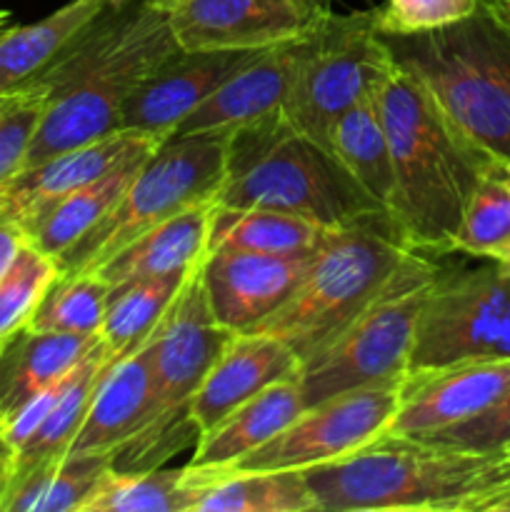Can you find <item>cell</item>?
I'll return each instance as SVG.
<instances>
[{"mask_svg": "<svg viewBox=\"0 0 510 512\" xmlns=\"http://www.w3.org/2000/svg\"><path fill=\"white\" fill-rule=\"evenodd\" d=\"M3 450H10L8 443H5V413H3V405H0V453Z\"/></svg>", "mask_w": 510, "mask_h": 512, "instance_id": "obj_43", "label": "cell"}, {"mask_svg": "<svg viewBox=\"0 0 510 512\" xmlns=\"http://www.w3.org/2000/svg\"><path fill=\"white\" fill-rule=\"evenodd\" d=\"M25 243H28V238H25L23 228H20L15 220L0 215V280L8 273L10 265L18 258L20 248H23Z\"/></svg>", "mask_w": 510, "mask_h": 512, "instance_id": "obj_39", "label": "cell"}, {"mask_svg": "<svg viewBox=\"0 0 510 512\" xmlns=\"http://www.w3.org/2000/svg\"><path fill=\"white\" fill-rule=\"evenodd\" d=\"M385 43L473 148L510 163V33L483 5L460 23Z\"/></svg>", "mask_w": 510, "mask_h": 512, "instance_id": "obj_4", "label": "cell"}, {"mask_svg": "<svg viewBox=\"0 0 510 512\" xmlns=\"http://www.w3.org/2000/svg\"><path fill=\"white\" fill-rule=\"evenodd\" d=\"M493 263H500V265H503V268H508V270H510V248L505 250V253L500 255L498 260H493Z\"/></svg>", "mask_w": 510, "mask_h": 512, "instance_id": "obj_45", "label": "cell"}, {"mask_svg": "<svg viewBox=\"0 0 510 512\" xmlns=\"http://www.w3.org/2000/svg\"><path fill=\"white\" fill-rule=\"evenodd\" d=\"M60 278L58 260L25 243L0 280V343L23 330L50 285Z\"/></svg>", "mask_w": 510, "mask_h": 512, "instance_id": "obj_35", "label": "cell"}, {"mask_svg": "<svg viewBox=\"0 0 510 512\" xmlns=\"http://www.w3.org/2000/svg\"><path fill=\"white\" fill-rule=\"evenodd\" d=\"M10 478H13V450H3L0 453V503H3Z\"/></svg>", "mask_w": 510, "mask_h": 512, "instance_id": "obj_42", "label": "cell"}, {"mask_svg": "<svg viewBox=\"0 0 510 512\" xmlns=\"http://www.w3.org/2000/svg\"><path fill=\"white\" fill-rule=\"evenodd\" d=\"M230 133L170 135L135 173L115 208L58 258L60 275L90 273L155 225L215 203L228 180Z\"/></svg>", "mask_w": 510, "mask_h": 512, "instance_id": "obj_7", "label": "cell"}, {"mask_svg": "<svg viewBox=\"0 0 510 512\" xmlns=\"http://www.w3.org/2000/svg\"><path fill=\"white\" fill-rule=\"evenodd\" d=\"M200 265L190 273L168 313L148 335L155 380V420L188 408L198 385L235 338L233 330L223 328L210 310Z\"/></svg>", "mask_w": 510, "mask_h": 512, "instance_id": "obj_13", "label": "cell"}, {"mask_svg": "<svg viewBox=\"0 0 510 512\" xmlns=\"http://www.w3.org/2000/svg\"><path fill=\"white\" fill-rule=\"evenodd\" d=\"M510 358V270L438 275L415 330L408 373Z\"/></svg>", "mask_w": 510, "mask_h": 512, "instance_id": "obj_10", "label": "cell"}, {"mask_svg": "<svg viewBox=\"0 0 510 512\" xmlns=\"http://www.w3.org/2000/svg\"><path fill=\"white\" fill-rule=\"evenodd\" d=\"M215 205L283 210L328 230L385 213L325 145L290 128L283 113L230 133L228 180Z\"/></svg>", "mask_w": 510, "mask_h": 512, "instance_id": "obj_5", "label": "cell"}, {"mask_svg": "<svg viewBox=\"0 0 510 512\" xmlns=\"http://www.w3.org/2000/svg\"><path fill=\"white\" fill-rule=\"evenodd\" d=\"M110 285L95 273L60 275L25 328L40 333L100 335Z\"/></svg>", "mask_w": 510, "mask_h": 512, "instance_id": "obj_34", "label": "cell"}, {"mask_svg": "<svg viewBox=\"0 0 510 512\" xmlns=\"http://www.w3.org/2000/svg\"><path fill=\"white\" fill-rule=\"evenodd\" d=\"M155 420V380L148 338L105 365L88 413L68 453L110 455Z\"/></svg>", "mask_w": 510, "mask_h": 512, "instance_id": "obj_19", "label": "cell"}, {"mask_svg": "<svg viewBox=\"0 0 510 512\" xmlns=\"http://www.w3.org/2000/svg\"><path fill=\"white\" fill-rule=\"evenodd\" d=\"M305 410L303 390L298 375L270 388L260 390L243 405L215 423L208 433H203L195 443L193 460L195 468H225L238 463L248 453L258 450L268 440H273L285 425L293 423Z\"/></svg>", "mask_w": 510, "mask_h": 512, "instance_id": "obj_23", "label": "cell"}, {"mask_svg": "<svg viewBox=\"0 0 510 512\" xmlns=\"http://www.w3.org/2000/svg\"><path fill=\"white\" fill-rule=\"evenodd\" d=\"M328 150L350 178L388 213L393 198V163L375 95L355 103L330 125Z\"/></svg>", "mask_w": 510, "mask_h": 512, "instance_id": "obj_28", "label": "cell"}, {"mask_svg": "<svg viewBox=\"0 0 510 512\" xmlns=\"http://www.w3.org/2000/svg\"><path fill=\"white\" fill-rule=\"evenodd\" d=\"M153 153L125 160L113 173L63 195L55 203L45 205L43 210L30 215L28 220H23L20 228H23L28 243L55 260L68 253L85 233H90L115 208V203L123 198L128 185L133 183L140 165Z\"/></svg>", "mask_w": 510, "mask_h": 512, "instance_id": "obj_26", "label": "cell"}, {"mask_svg": "<svg viewBox=\"0 0 510 512\" xmlns=\"http://www.w3.org/2000/svg\"><path fill=\"white\" fill-rule=\"evenodd\" d=\"M313 253L268 255L210 248L200 265L210 310L223 328L245 333L280 308L303 283Z\"/></svg>", "mask_w": 510, "mask_h": 512, "instance_id": "obj_14", "label": "cell"}, {"mask_svg": "<svg viewBox=\"0 0 510 512\" xmlns=\"http://www.w3.org/2000/svg\"><path fill=\"white\" fill-rule=\"evenodd\" d=\"M423 440L448 445V448L475 450V453H490V450L503 448L510 443V390L498 403H493L475 418L463 420V423L428 435Z\"/></svg>", "mask_w": 510, "mask_h": 512, "instance_id": "obj_38", "label": "cell"}, {"mask_svg": "<svg viewBox=\"0 0 510 512\" xmlns=\"http://www.w3.org/2000/svg\"><path fill=\"white\" fill-rule=\"evenodd\" d=\"M505 175H508V183H510V163L505 165Z\"/></svg>", "mask_w": 510, "mask_h": 512, "instance_id": "obj_46", "label": "cell"}, {"mask_svg": "<svg viewBox=\"0 0 510 512\" xmlns=\"http://www.w3.org/2000/svg\"><path fill=\"white\" fill-rule=\"evenodd\" d=\"M190 273L135 278L113 285L108 295L103 328H100V340L105 343V348L115 358L138 348L168 313Z\"/></svg>", "mask_w": 510, "mask_h": 512, "instance_id": "obj_31", "label": "cell"}, {"mask_svg": "<svg viewBox=\"0 0 510 512\" xmlns=\"http://www.w3.org/2000/svg\"><path fill=\"white\" fill-rule=\"evenodd\" d=\"M478 8L480 0H385L375 20L383 35H415L460 23Z\"/></svg>", "mask_w": 510, "mask_h": 512, "instance_id": "obj_37", "label": "cell"}, {"mask_svg": "<svg viewBox=\"0 0 510 512\" xmlns=\"http://www.w3.org/2000/svg\"><path fill=\"white\" fill-rule=\"evenodd\" d=\"M120 0H68L45 18L0 33V93L25 88L55 68L90 25Z\"/></svg>", "mask_w": 510, "mask_h": 512, "instance_id": "obj_21", "label": "cell"}, {"mask_svg": "<svg viewBox=\"0 0 510 512\" xmlns=\"http://www.w3.org/2000/svg\"><path fill=\"white\" fill-rule=\"evenodd\" d=\"M510 248V183L505 165H490L470 193L450 253L498 260Z\"/></svg>", "mask_w": 510, "mask_h": 512, "instance_id": "obj_33", "label": "cell"}, {"mask_svg": "<svg viewBox=\"0 0 510 512\" xmlns=\"http://www.w3.org/2000/svg\"><path fill=\"white\" fill-rule=\"evenodd\" d=\"M163 143L165 140L158 135L140 130H115L93 143L63 150L43 163L23 168L0 185V215L20 225L45 205L113 173L125 160L153 153Z\"/></svg>", "mask_w": 510, "mask_h": 512, "instance_id": "obj_16", "label": "cell"}, {"mask_svg": "<svg viewBox=\"0 0 510 512\" xmlns=\"http://www.w3.org/2000/svg\"><path fill=\"white\" fill-rule=\"evenodd\" d=\"M193 503L195 490L188 480V468H108L80 512H193Z\"/></svg>", "mask_w": 510, "mask_h": 512, "instance_id": "obj_32", "label": "cell"}, {"mask_svg": "<svg viewBox=\"0 0 510 512\" xmlns=\"http://www.w3.org/2000/svg\"><path fill=\"white\" fill-rule=\"evenodd\" d=\"M475 512H510V488L485 498L483 503L475 508Z\"/></svg>", "mask_w": 510, "mask_h": 512, "instance_id": "obj_41", "label": "cell"}, {"mask_svg": "<svg viewBox=\"0 0 510 512\" xmlns=\"http://www.w3.org/2000/svg\"><path fill=\"white\" fill-rule=\"evenodd\" d=\"M403 378L345 390L305 408L273 440L233 463L235 470H308L345 458L388 433L403 398Z\"/></svg>", "mask_w": 510, "mask_h": 512, "instance_id": "obj_11", "label": "cell"}, {"mask_svg": "<svg viewBox=\"0 0 510 512\" xmlns=\"http://www.w3.org/2000/svg\"><path fill=\"white\" fill-rule=\"evenodd\" d=\"M438 268L415 253L398 278L318 355L300 368L305 408L345 390L408 375L415 330Z\"/></svg>", "mask_w": 510, "mask_h": 512, "instance_id": "obj_9", "label": "cell"}, {"mask_svg": "<svg viewBox=\"0 0 510 512\" xmlns=\"http://www.w3.org/2000/svg\"><path fill=\"white\" fill-rule=\"evenodd\" d=\"M485 13L510 33V0H480Z\"/></svg>", "mask_w": 510, "mask_h": 512, "instance_id": "obj_40", "label": "cell"}, {"mask_svg": "<svg viewBox=\"0 0 510 512\" xmlns=\"http://www.w3.org/2000/svg\"><path fill=\"white\" fill-rule=\"evenodd\" d=\"M100 335L40 333L23 328L0 343V405L8 418L28 398L65 378Z\"/></svg>", "mask_w": 510, "mask_h": 512, "instance_id": "obj_25", "label": "cell"}, {"mask_svg": "<svg viewBox=\"0 0 510 512\" xmlns=\"http://www.w3.org/2000/svg\"><path fill=\"white\" fill-rule=\"evenodd\" d=\"M163 0H120L38 83L50 95L23 168L118 130L133 90L175 53Z\"/></svg>", "mask_w": 510, "mask_h": 512, "instance_id": "obj_1", "label": "cell"}, {"mask_svg": "<svg viewBox=\"0 0 510 512\" xmlns=\"http://www.w3.org/2000/svg\"><path fill=\"white\" fill-rule=\"evenodd\" d=\"M510 390V358L470 360L405 375L388 433L428 438L475 418Z\"/></svg>", "mask_w": 510, "mask_h": 512, "instance_id": "obj_15", "label": "cell"}, {"mask_svg": "<svg viewBox=\"0 0 510 512\" xmlns=\"http://www.w3.org/2000/svg\"><path fill=\"white\" fill-rule=\"evenodd\" d=\"M503 448H505V450H510V443H508V445H503Z\"/></svg>", "mask_w": 510, "mask_h": 512, "instance_id": "obj_47", "label": "cell"}, {"mask_svg": "<svg viewBox=\"0 0 510 512\" xmlns=\"http://www.w3.org/2000/svg\"><path fill=\"white\" fill-rule=\"evenodd\" d=\"M170 30L188 53H258L308 35L323 0H163Z\"/></svg>", "mask_w": 510, "mask_h": 512, "instance_id": "obj_12", "label": "cell"}, {"mask_svg": "<svg viewBox=\"0 0 510 512\" xmlns=\"http://www.w3.org/2000/svg\"><path fill=\"white\" fill-rule=\"evenodd\" d=\"M193 512H313L303 470H235L188 465Z\"/></svg>", "mask_w": 510, "mask_h": 512, "instance_id": "obj_24", "label": "cell"}, {"mask_svg": "<svg viewBox=\"0 0 510 512\" xmlns=\"http://www.w3.org/2000/svg\"><path fill=\"white\" fill-rule=\"evenodd\" d=\"M113 358L115 355L105 348L103 340H98L90 353L75 365L40 428L18 450H13V478L68 455L70 445L83 425L85 413H88L95 385H98L105 365Z\"/></svg>", "mask_w": 510, "mask_h": 512, "instance_id": "obj_27", "label": "cell"}, {"mask_svg": "<svg viewBox=\"0 0 510 512\" xmlns=\"http://www.w3.org/2000/svg\"><path fill=\"white\" fill-rule=\"evenodd\" d=\"M48 95L50 90L45 83L0 93V185L23 170Z\"/></svg>", "mask_w": 510, "mask_h": 512, "instance_id": "obj_36", "label": "cell"}, {"mask_svg": "<svg viewBox=\"0 0 510 512\" xmlns=\"http://www.w3.org/2000/svg\"><path fill=\"white\" fill-rule=\"evenodd\" d=\"M300 368L303 363L298 355L273 335L255 330L235 333L190 398V420L200 435L208 433L215 423L260 390L300 375Z\"/></svg>", "mask_w": 510, "mask_h": 512, "instance_id": "obj_20", "label": "cell"}, {"mask_svg": "<svg viewBox=\"0 0 510 512\" xmlns=\"http://www.w3.org/2000/svg\"><path fill=\"white\" fill-rule=\"evenodd\" d=\"M13 25V15H10V10H0V33H3L5 28H10Z\"/></svg>", "mask_w": 510, "mask_h": 512, "instance_id": "obj_44", "label": "cell"}, {"mask_svg": "<svg viewBox=\"0 0 510 512\" xmlns=\"http://www.w3.org/2000/svg\"><path fill=\"white\" fill-rule=\"evenodd\" d=\"M250 53H188L175 50L125 103L118 130H140L168 140L208 98L215 85Z\"/></svg>", "mask_w": 510, "mask_h": 512, "instance_id": "obj_17", "label": "cell"}, {"mask_svg": "<svg viewBox=\"0 0 510 512\" xmlns=\"http://www.w3.org/2000/svg\"><path fill=\"white\" fill-rule=\"evenodd\" d=\"M303 473L320 512H475L485 498L510 488V450L475 453L383 433Z\"/></svg>", "mask_w": 510, "mask_h": 512, "instance_id": "obj_3", "label": "cell"}, {"mask_svg": "<svg viewBox=\"0 0 510 512\" xmlns=\"http://www.w3.org/2000/svg\"><path fill=\"white\" fill-rule=\"evenodd\" d=\"M395 58L378 30L375 10L330 13L298 40L283 103L290 128L328 148V130L355 103L375 95Z\"/></svg>", "mask_w": 510, "mask_h": 512, "instance_id": "obj_8", "label": "cell"}, {"mask_svg": "<svg viewBox=\"0 0 510 512\" xmlns=\"http://www.w3.org/2000/svg\"><path fill=\"white\" fill-rule=\"evenodd\" d=\"M330 230L303 215L270 208L223 210L215 205L210 248L253 250L268 255H303L318 250Z\"/></svg>", "mask_w": 510, "mask_h": 512, "instance_id": "obj_30", "label": "cell"}, {"mask_svg": "<svg viewBox=\"0 0 510 512\" xmlns=\"http://www.w3.org/2000/svg\"><path fill=\"white\" fill-rule=\"evenodd\" d=\"M413 255L415 250L405 245L385 213L330 230L315 250L303 283L250 330L273 335L305 363L333 343L398 278Z\"/></svg>", "mask_w": 510, "mask_h": 512, "instance_id": "obj_6", "label": "cell"}, {"mask_svg": "<svg viewBox=\"0 0 510 512\" xmlns=\"http://www.w3.org/2000/svg\"><path fill=\"white\" fill-rule=\"evenodd\" d=\"M375 98L393 163L388 218L415 253H450L470 193L495 160L473 148L398 63Z\"/></svg>", "mask_w": 510, "mask_h": 512, "instance_id": "obj_2", "label": "cell"}, {"mask_svg": "<svg viewBox=\"0 0 510 512\" xmlns=\"http://www.w3.org/2000/svg\"><path fill=\"white\" fill-rule=\"evenodd\" d=\"M213 220L215 203L185 210V213L175 215V218L165 220L148 233L130 240L125 248L110 255L105 263H100L90 273L100 275L110 288L135 278L190 273L208 255Z\"/></svg>", "mask_w": 510, "mask_h": 512, "instance_id": "obj_22", "label": "cell"}, {"mask_svg": "<svg viewBox=\"0 0 510 512\" xmlns=\"http://www.w3.org/2000/svg\"><path fill=\"white\" fill-rule=\"evenodd\" d=\"M108 468L110 455L68 453L10 478L0 512H80Z\"/></svg>", "mask_w": 510, "mask_h": 512, "instance_id": "obj_29", "label": "cell"}, {"mask_svg": "<svg viewBox=\"0 0 510 512\" xmlns=\"http://www.w3.org/2000/svg\"><path fill=\"white\" fill-rule=\"evenodd\" d=\"M295 50L298 40L250 53L215 85L213 93L178 125L173 135L233 133L283 113Z\"/></svg>", "mask_w": 510, "mask_h": 512, "instance_id": "obj_18", "label": "cell"}]
</instances>
